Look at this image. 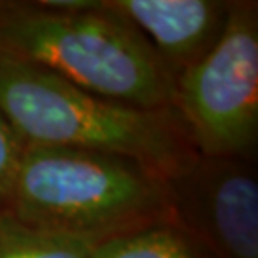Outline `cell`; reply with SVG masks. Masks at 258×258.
Returning a JSON list of instances; mask_svg holds the SVG:
<instances>
[{"instance_id":"6da1fadb","label":"cell","mask_w":258,"mask_h":258,"mask_svg":"<svg viewBox=\"0 0 258 258\" xmlns=\"http://www.w3.org/2000/svg\"><path fill=\"white\" fill-rule=\"evenodd\" d=\"M0 112L25 146L116 154L169 183L184 176L201 158L176 107L122 104L5 55H0Z\"/></svg>"},{"instance_id":"7a4b0ae2","label":"cell","mask_w":258,"mask_h":258,"mask_svg":"<svg viewBox=\"0 0 258 258\" xmlns=\"http://www.w3.org/2000/svg\"><path fill=\"white\" fill-rule=\"evenodd\" d=\"M7 211L34 228L92 241L176 221L171 183L129 158L25 146Z\"/></svg>"},{"instance_id":"3957f363","label":"cell","mask_w":258,"mask_h":258,"mask_svg":"<svg viewBox=\"0 0 258 258\" xmlns=\"http://www.w3.org/2000/svg\"><path fill=\"white\" fill-rule=\"evenodd\" d=\"M0 55L127 106L174 107V74L146 37L101 0L97 9L81 12L39 2H0Z\"/></svg>"},{"instance_id":"277c9868","label":"cell","mask_w":258,"mask_h":258,"mask_svg":"<svg viewBox=\"0 0 258 258\" xmlns=\"http://www.w3.org/2000/svg\"><path fill=\"white\" fill-rule=\"evenodd\" d=\"M174 107L201 156L245 158L258 138V7L230 2L220 39L176 76Z\"/></svg>"},{"instance_id":"5b68a950","label":"cell","mask_w":258,"mask_h":258,"mask_svg":"<svg viewBox=\"0 0 258 258\" xmlns=\"http://www.w3.org/2000/svg\"><path fill=\"white\" fill-rule=\"evenodd\" d=\"M174 216L215 258H258V181L243 158H206L171 181Z\"/></svg>"},{"instance_id":"8992f818","label":"cell","mask_w":258,"mask_h":258,"mask_svg":"<svg viewBox=\"0 0 258 258\" xmlns=\"http://www.w3.org/2000/svg\"><path fill=\"white\" fill-rule=\"evenodd\" d=\"M141 32L176 77L210 52L228 19L218 0H101Z\"/></svg>"},{"instance_id":"52a82bcc","label":"cell","mask_w":258,"mask_h":258,"mask_svg":"<svg viewBox=\"0 0 258 258\" xmlns=\"http://www.w3.org/2000/svg\"><path fill=\"white\" fill-rule=\"evenodd\" d=\"M89 258H215L178 221H166L101 241Z\"/></svg>"},{"instance_id":"ba28073f","label":"cell","mask_w":258,"mask_h":258,"mask_svg":"<svg viewBox=\"0 0 258 258\" xmlns=\"http://www.w3.org/2000/svg\"><path fill=\"white\" fill-rule=\"evenodd\" d=\"M97 241L50 233L0 211V258H89Z\"/></svg>"},{"instance_id":"9c48e42d","label":"cell","mask_w":258,"mask_h":258,"mask_svg":"<svg viewBox=\"0 0 258 258\" xmlns=\"http://www.w3.org/2000/svg\"><path fill=\"white\" fill-rule=\"evenodd\" d=\"M25 144L0 112V211L7 210Z\"/></svg>"}]
</instances>
